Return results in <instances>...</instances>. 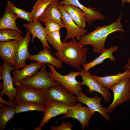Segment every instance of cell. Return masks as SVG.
Returning a JSON list of instances; mask_svg holds the SVG:
<instances>
[{"mask_svg": "<svg viewBox=\"0 0 130 130\" xmlns=\"http://www.w3.org/2000/svg\"><path fill=\"white\" fill-rule=\"evenodd\" d=\"M121 16V13L115 22L109 25L99 26L94 31L81 36L78 42V44L83 46L86 45H91L94 52L101 54L105 48V42L109 35L117 31L124 33L123 25L120 22L122 19Z\"/></svg>", "mask_w": 130, "mask_h": 130, "instance_id": "6da1fadb", "label": "cell"}, {"mask_svg": "<svg viewBox=\"0 0 130 130\" xmlns=\"http://www.w3.org/2000/svg\"><path fill=\"white\" fill-rule=\"evenodd\" d=\"M78 42L75 39L69 42H64L62 49L55 52L54 55L62 63L80 71L82 69L81 66L87 63L86 55L88 49Z\"/></svg>", "mask_w": 130, "mask_h": 130, "instance_id": "7a4b0ae2", "label": "cell"}, {"mask_svg": "<svg viewBox=\"0 0 130 130\" xmlns=\"http://www.w3.org/2000/svg\"><path fill=\"white\" fill-rule=\"evenodd\" d=\"M50 69L48 72L50 77L63 86L72 95H78L82 91L81 82L77 81L76 77L80 75V71L72 72L68 74L62 75L58 72L54 66L49 64H46Z\"/></svg>", "mask_w": 130, "mask_h": 130, "instance_id": "3957f363", "label": "cell"}, {"mask_svg": "<svg viewBox=\"0 0 130 130\" xmlns=\"http://www.w3.org/2000/svg\"><path fill=\"white\" fill-rule=\"evenodd\" d=\"M15 86L22 85H28L36 90L45 91L49 87L60 84L52 79L48 72L46 71L45 63H43L40 71L33 76L21 80L14 84Z\"/></svg>", "mask_w": 130, "mask_h": 130, "instance_id": "277c9868", "label": "cell"}, {"mask_svg": "<svg viewBox=\"0 0 130 130\" xmlns=\"http://www.w3.org/2000/svg\"><path fill=\"white\" fill-rule=\"evenodd\" d=\"M14 102L17 105L26 102H32L45 105L47 98L44 91L36 90L27 85H17Z\"/></svg>", "mask_w": 130, "mask_h": 130, "instance_id": "5b68a950", "label": "cell"}, {"mask_svg": "<svg viewBox=\"0 0 130 130\" xmlns=\"http://www.w3.org/2000/svg\"><path fill=\"white\" fill-rule=\"evenodd\" d=\"M110 89L113 92L114 98L111 104L105 108L106 112L109 114L118 105L129 100L130 98V78H126L121 80L112 86Z\"/></svg>", "mask_w": 130, "mask_h": 130, "instance_id": "8992f818", "label": "cell"}, {"mask_svg": "<svg viewBox=\"0 0 130 130\" xmlns=\"http://www.w3.org/2000/svg\"><path fill=\"white\" fill-rule=\"evenodd\" d=\"M14 69V67L5 61L0 67V80L3 81V88L0 91V96L6 95L8 97V101L14 102L17 92L13 85L11 73Z\"/></svg>", "mask_w": 130, "mask_h": 130, "instance_id": "52a82bcc", "label": "cell"}, {"mask_svg": "<svg viewBox=\"0 0 130 130\" xmlns=\"http://www.w3.org/2000/svg\"><path fill=\"white\" fill-rule=\"evenodd\" d=\"M45 105L46 108L39 126L35 127L34 130H41L42 127L47 123L51 118L61 114H66L72 107L47 98Z\"/></svg>", "mask_w": 130, "mask_h": 130, "instance_id": "ba28073f", "label": "cell"}, {"mask_svg": "<svg viewBox=\"0 0 130 130\" xmlns=\"http://www.w3.org/2000/svg\"><path fill=\"white\" fill-rule=\"evenodd\" d=\"M44 93L46 98L70 106H73L77 103L76 97L70 94L61 84L49 87L44 91Z\"/></svg>", "mask_w": 130, "mask_h": 130, "instance_id": "9c48e42d", "label": "cell"}, {"mask_svg": "<svg viewBox=\"0 0 130 130\" xmlns=\"http://www.w3.org/2000/svg\"><path fill=\"white\" fill-rule=\"evenodd\" d=\"M95 112L87 106H83L81 103H78L72 106L68 112L58 120L68 117L76 119L81 124L82 129L84 130L85 127L89 125V120Z\"/></svg>", "mask_w": 130, "mask_h": 130, "instance_id": "30bf717a", "label": "cell"}, {"mask_svg": "<svg viewBox=\"0 0 130 130\" xmlns=\"http://www.w3.org/2000/svg\"><path fill=\"white\" fill-rule=\"evenodd\" d=\"M80 71V76L82 80L81 84L82 85H85L88 88V92L92 94L94 91L98 92L102 95L105 102H108L111 96L108 90L99 83L89 70L86 71L82 69Z\"/></svg>", "mask_w": 130, "mask_h": 130, "instance_id": "8fae6325", "label": "cell"}, {"mask_svg": "<svg viewBox=\"0 0 130 130\" xmlns=\"http://www.w3.org/2000/svg\"><path fill=\"white\" fill-rule=\"evenodd\" d=\"M58 7L62 13L61 21L67 31V33L64 41L66 42L68 39H74L79 40L81 36L84 35L87 31L78 26L73 21L64 9L62 5H59Z\"/></svg>", "mask_w": 130, "mask_h": 130, "instance_id": "7c38bea8", "label": "cell"}, {"mask_svg": "<svg viewBox=\"0 0 130 130\" xmlns=\"http://www.w3.org/2000/svg\"><path fill=\"white\" fill-rule=\"evenodd\" d=\"M31 33L26 29V34L18 45L16 52V66L14 69L19 70L26 65L25 61L30 56L28 50L29 43L31 40Z\"/></svg>", "mask_w": 130, "mask_h": 130, "instance_id": "4fadbf2b", "label": "cell"}, {"mask_svg": "<svg viewBox=\"0 0 130 130\" xmlns=\"http://www.w3.org/2000/svg\"><path fill=\"white\" fill-rule=\"evenodd\" d=\"M76 98L77 101L86 105L91 110L99 112L107 120H110V116L106 112V108L103 107L101 104L102 100L101 97L96 95L93 98L89 97L81 91Z\"/></svg>", "mask_w": 130, "mask_h": 130, "instance_id": "5bb4252c", "label": "cell"}, {"mask_svg": "<svg viewBox=\"0 0 130 130\" xmlns=\"http://www.w3.org/2000/svg\"><path fill=\"white\" fill-rule=\"evenodd\" d=\"M65 4L74 5L81 9L84 14L86 21L90 26L98 20H103L105 18L104 16L98 11H96L95 8L90 6H85L81 4L78 0H64L59 3V5Z\"/></svg>", "mask_w": 130, "mask_h": 130, "instance_id": "9a60e30c", "label": "cell"}, {"mask_svg": "<svg viewBox=\"0 0 130 130\" xmlns=\"http://www.w3.org/2000/svg\"><path fill=\"white\" fill-rule=\"evenodd\" d=\"M19 43L16 40L0 42L1 58L14 67L16 64V51Z\"/></svg>", "mask_w": 130, "mask_h": 130, "instance_id": "2e32d148", "label": "cell"}, {"mask_svg": "<svg viewBox=\"0 0 130 130\" xmlns=\"http://www.w3.org/2000/svg\"><path fill=\"white\" fill-rule=\"evenodd\" d=\"M43 63L36 62H32L29 65H26L20 70L14 69L12 72L13 83L31 77L37 74L38 71L40 69Z\"/></svg>", "mask_w": 130, "mask_h": 130, "instance_id": "e0dca14e", "label": "cell"}, {"mask_svg": "<svg viewBox=\"0 0 130 130\" xmlns=\"http://www.w3.org/2000/svg\"><path fill=\"white\" fill-rule=\"evenodd\" d=\"M24 26L31 32L32 35L31 41L33 43L34 38H38L41 42L43 47L50 49L46 39L45 28L41 25L39 20L34 21L31 22L23 24Z\"/></svg>", "mask_w": 130, "mask_h": 130, "instance_id": "ac0fdd59", "label": "cell"}, {"mask_svg": "<svg viewBox=\"0 0 130 130\" xmlns=\"http://www.w3.org/2000/svg\"><path fill=\"white\" fill-rule=\"evenodd\" d=\"M59 0H54L48 6L39 19L40 22L44 23L47 20L51 19L65 27L61 21L62 13L58 7Z\"/></svg>", "mask_w": 130, "mask_h": 130, "instance_id": "d6986e66", "label": "cell"}, {"mask_svg": "<svg viewBox=\"0 0 130 130\" xmlns=\"http://www.w3.org/2000/svg\"><path fill=\"white\" fill-rule=\"evenodd\" d=\"M30 61H34L42 63L49 64L55 66L57 69L62 67V63L58 58L53 57L51 54L50 49L44 48L38 54L30 55L28 59Z\"/></svg>", "mask_w": 130, "mask_h": 130, "instance_id": "ffe728a7", "label": "cell"}, {"mask_svg": "<svg viewBox=\"0 0 130 130\" xmlns=\"http://www.w3.org/2000/svg\"><path fill=\"white\" fill-rule=\"evenodd\" d=\"M94 78L100 84L108 90L112 85L126 78H130V71L126 70L123 73L120 72L116 75L99 77L93 75Z\"/></svg>", "mask_w": 130, "mask_h": 130, "instance_id": "44dd1931", "label": "cell"}, {"mask_svg": "<svg viewBox=\"0 0 130 130\" xmlns=\"http://www.w3.org/2000/svg\"><path fill=\"white\" fill-rule=\"evenodd\" d=\"M61 5L75 23L80 27L84 29L86 21L84 14L81 10L72 4H65Z\"/></svg>", "mask_w": 130, "mask_h": 130, "instance_id": "7402d4cb", "label": "cell"}, {"mask_svg": "<svg viewBox=\"0 0 130 130\" xmlns=\"http://www.w3.org/2000/svg\"><path fill=\"white\" fill-rule=\"evenodd\" d=\"M117 46H112L108 48H104L100 55L93 60L85 64L82 66L83 70L86 71H89L96 65L101 63L107 58H109L112 61L115 62L116 58L113 55V53L118 49Z\"/></svg>", "mask_w": 130, "mask_h": 130, "instance_id": "603a6c76", "label": "cell"}, {"mask_svg": "<svg viewBox=\"0 0 130 130\" xmlns=\"http://www.w3.org/2000/svg\"><path fill=\"white\" fill-rule=\"evenodd\" d=\"M18 17L11 12L7 5H6L5 9L0 19V29H10L16 30L22 34V32L17 26L16 21Z\"/></svg>", "mask_w": 130, "mask_h": 130, "instance_id": "cb8c5ba5", "label": "cell"}, {"mask_svg": "<svg viewBox=\"0 0 130 130\" xmlns=\"http://www.w3.org/2000/svg\"><path fill=\"white\" fill-rule=\"evenodd\" d=\"M15 107L6 105L0 109V130L5 129L8 122L14 117Z\"/></svg>", "mask_w": 130, "mask_h": 130, "instance_id": "d4e9b609", "label": "cell"}, {"mask_svg": "<svg viewBox=\"0 0 130 130\" xmlns=\"http://www.w3.org/2000/svg\"><path fill=\"white\" fill-rule=\"evenodd\" d=\"M54 0H38L31 12L33 20H39L46 9Z\"/></svg>", "mask_w": 130, "mask_h": 130, "instance_id": "484cf974", "label": "cell"}, {"mask_svg": "<svg viewBox=\"0 0 130 130\" xmlns=\"http://www.w3.org/2000/svg\"><path fill=\"white\" fill-rule=\"evenodd\" d=\"M45 105L32 102H26L17 105L15 107L16 114L30 111H37L44 112Z\"/></svg>", "mask_w": 130, "mask_h": 130, "instance_id": "4316f807", "label": "cell"}, {"mask_svg": "<svg viewBox=\"0 0 130 130\" xmlns=\"http://www.w3.org/2000/svg\"><path fill=\"white\" fill-rule=\"evenodd\" d=\"M0 30V41H8L13 40L20 42L24 38L22 34L16 30L10 29Z\"/></svg>", "mask_w": 130, "mask_h": 130, "instance_id": "83f0119b", "label": "cell"}, {"mask_svg": "<svg viewBox=\"0 0 130 130\" xmlns=\"http://www.w3.org/2000/svg\"><path fill=\"white\" fill-rule=\"evenodd\" d=\"M7 3L10 11L17 15L18 18L25 20L28 23L33 21V20L31 12L17 7L9 1H8Z\"/></svg>", "mask_w": 130, "mask_h": 130, "instance_id": "f1b7e54d", "label": "cell"}, {"mask_svg": "<svg viewBox=\"0 0 130 130\" xmlns=\"http://www.w3.org/2000/svg\"><path fill=\"white\" fill-rule=\"evenodd\" d=\"M60 38L59 30L51 32L47 34L46 36L47 42L58 51H60L64 46L63 42H61Z\"/></svg>", "mask_w": 130, "mask_h": 130, "instance_id": "f546056e", "label": "cell"}, {"mask_svg": "<svg viewBox=\"0 0 130 130\" xmlns=\"http://www.w3.org/2000/svg\"><path fill=\"white\" fill-rule=\"evenodd\" d=\"M44 23L45 26V32L47 35L51 32L60 31V29L63 27L58 23L51 19L47 20Z\"/></svg>", "mask_w": 130, "mask_h": 130, "instance_id": "4dcf8cb0", "label": "cell"}, {"mask_svg": "<svg viewBox=\"0 0 130 130\" xmlns=\"http://www.w3.org/2000/svg\"><path fill=\"white\" fill-rule=\"evenodd\" d=\"M72 127V124L71 122L67 121L64 123L63 121L60 126H51L50 128L51 130H71Z\"/></svg>", "mask_w": 130, "mask_h": 130, "instance_id": "1f68e13d", "label": "cell"}, {"mask_svg": "<svg viewBox=\"0 0 130 130\" xmlns=\"http://www.w3.org/2000/svg\"><path fill=\"white\" fill-rule=\"evenodd\" d=\"M0 102L6 104L8 106L15 107L16 104L15 102H13L7 101L3 99L0 96Z\"/></svg>", "mask_w": 130, "mask_h": 130, "instance_id": "d6a6232c", "label": "cell"}, {"mask_svg": "<svg viewBox=\"0 0 130 130\" xmlns=\"http://www.w3.org/2000/svg\"><path fill=\"white\" fill-rule=\"evenodd\" d=\"M124 68L130 71V65H127L126 64L124 66Z\"/></svg>", "mask_w": 130, "mask_h": 130, "instance_id": "836d02e7", "label": "cell"}, {"mask_svg": "<svg viewBox=\"0 0 130 130\" xmlns=\"http://www.w3.org/2000/svg\"><path fill=\"white\" fill-rule=\"evenodd\" d=\"M122 6L125 3H128L130 4V0H122Z\"/></svg>", "mask_w": 130, "mask_h": 130, "instance_id": "e575fe53", "label": "cell"}, {"mask_svg": "<svg viewBox=\"0 0 130 130\" xmlns=\"http://www.w3.org/2000/svg\"><path fill=\"white\" fill-rule=\"evenodd\" d=\"M0 103V109L2 108V107H3L4 106V103Z\"/></svg>", "mask_w": 130, "mask_h": 130, "instance_id": "d590c367", "label": "cell"}, {"mask_svg": "<svg viewBox=\"0 0 130 130\" xmlns=\"http://www.w3.org/2000/svg\"><path fill=\"white\" fill-rule=\"evenodd\" d=\"M126 64L127 65H130V57L127 63Z\"/></svg>", "mask_w": 130, "mask_h": 130, "instance_id": "8d00e7d4", "label": "cell"}, {"mask_svg": "<svg viewBox=\"0 0 130 130\" xmlns=\"http://www.w3.org/2000/svg\"><path fill=\"white\" fill-rule=\"evenodd\" d=\"M0 89L3 88V84L2 83H0Z\"/></svg>", "mask_w": 130, "mask_h": 130, "instance_id": "74e56055", "label": "cell"}, {"mask_svg": "<svg viewBox=\"0 0 130 130\" xmlns=\"http://www.w3.org/2000/svg\"><path fill=\"white\" fill-rule=\"evenodd\" d=\"M129 103L130 104V99H129Z\"/></svg>", "mask_w": 130, "mask_h": 130, "instance_id": "f35d334b", "label": "cell"}]
</instances>
